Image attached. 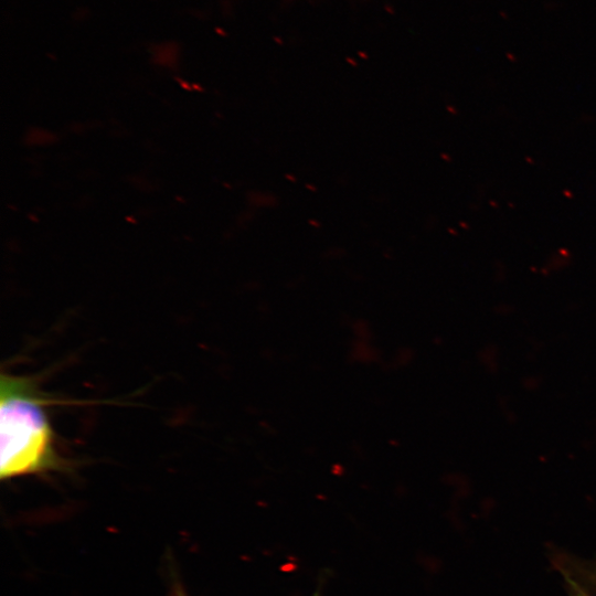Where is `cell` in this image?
<instances>
[{
  "label": "cell",
  "instance_id": "6da1fadb",
  "mask_svg": "<svg viewBox=\"0 0 596 596\" xmlns=\"http://www.w3.org/2000/svg\"><path fill=\"white\" fill-rule=\"evenodd\" d=\"M46 401L29 377L1 374L0 476L2 480L61 468Z\"/></svg>",
  "mask_w": 596,
  "mask_h": 596
},
{
  "label": "cell",
  "instance_id": "7a4b0ae2",
  "mask_svg": "<svg viewBox=\"0 0 596 596\" xmlns=\"http://www.w3.org/2000/svg\"><path fill=\"white\" fill-rule=\"evenodd\" d=\"M560 572L564 577L568 596H590L586 587L581 585L573 575L563 570H560Z\"/></svg>",
  "mask_w": 596,
  "mask_h": 596
},
{
  "label": "cell",
  "instance_id": "3957f363",
  "mask_svg": "<svg viewBox=\"0 0 596 596\" xmlns=\"http://www.w3.org/2000/svg\"><path fill=\"white\" fill-rule=\"evenodd\" d=\"M581 579H584L587 585L596 589V564H585L581 571Z\"/></svg>",
  "mask_w": 596,
  "mask_h": 596
},
{
  "label": "cell",
  "instance_id": "277c9868",
  "mask_svg": "<svg viewBox=\"0 0 596 596\" xmlns=\"http://www.w3.org/2000/svg\"><path fill=\"white\" fill-rule=\"evenodd\" d=\"M173 596H184L181 592H178Z\"/></svg>",
  "mask_w": 596,
  "mask_h": 596
}]
</instances>
